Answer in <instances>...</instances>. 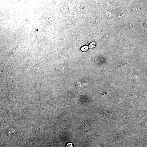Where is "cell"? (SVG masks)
Wrapping results in <instances>:
<instances>
[{"mask_svg":"<svg viewBox=\"0 0 147 147\" xmlns=\"http://www.w3.org/2000/svg\"><path fill=\"white\" fill-rule=\"evenodd\" d=\"M88 49L87 46H85L82 48V51H87Z\"/></svg>","mask_w":147,"mask_h":147,"instance_id":"obj_6","label":"cell"},{"mask_svg":"<svg viewBox=\"0 0 147 147\" xmlns=\"http://www.w3.org/2000/svg\"><path fill=\"white\" fill-rule=\"evenodd\" d=\"M75 87L77 89L82 90L84 89L85 87V83L83 81H78L75 84Z\"/></svg>","mask_w":147,"mask_h":147,"instance_id":"obj_2","label":"cell"},{"mask_svg":"<svg viewBox=\"0 0 147 147\" xmlns=\"http://www.w3.org/2000/svg\"><path fill=\"white\" fill-rule=\"evenodd\" d=\"M128 23L126 24V26H127L128 28H133V23Z\"/></svg>","mask_w":147,"mask_h":147,"instance_id":"obj_3","label":"cell"},{"mask_svg":"<svg viewBox=\"0 0 147 147\" xmlns=\"http://www.w3.org/2000/svg\"><path fill=\"white\" fill-rule=\"evenodd\" d=\"M6 133L9 136H13L15 135L16 132L15 129L13 127L9 126L7 128L6 130Z\"/></svg>","mask_w":147,"mask_h":147,"instance_id":"obj_1","label":"cell"},{"mask_svg":"<svg viewBox=\"0 0 147 147\" xmlns=\"http://www.w3.org/2000/svg\"><path fill=\"white\" fill-rule=\"evenodd\" d=\"M66 147H74L73 144V143H68Z\"/></svg>","mask_w":147,"mask_h":147,"instance_id":"obj_5","label":"cell"},{"mask_svg":"<svg viewBox=\"0 0 147 147\" xmlns=\"http://www.w3.org/2000/svg\"><path fill=\"white\" fill-rule=\"evenodd\" d=\"M96 43L95 42L92 43L90 45V47L91 48H93L95 47L96 46Z\"/></svg>","mask_w":147,"mask_h":147,"instance_id":"obj_4","label":"cell"}]
</instances>
